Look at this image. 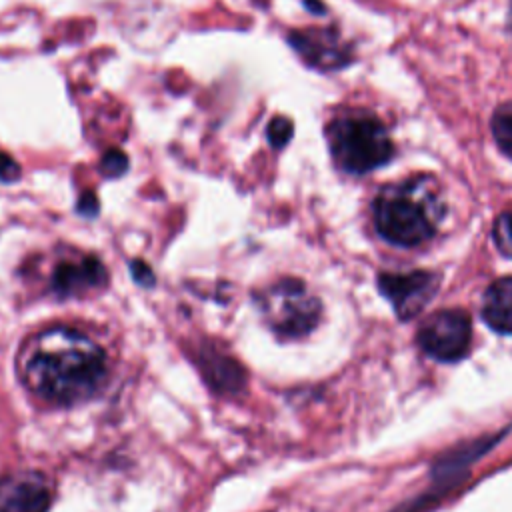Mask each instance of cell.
Masks as SVG:
<instances>
[{
	"label": "cell",
	"instance_id": "obj_1",
	"mask_svg": "<svg viewBox=\"0 0 512 512\" xmlns=\"http://www.w3.org/2000/svg\"><path fill=\"white\" fill-rule=\"evenodd\" d=\"M104 352L82 332L56 326L34 334L22 348V380L38 398L74 404L92 396L106 376Z\"/></svg>",
	"mask_w": 512,
	"mask_h": 512
},
{
	"label": "cell",
	"instance_id": "obj_2",
	"mask_svg": "<svg viewBox=\"0 0 512 512\" xmlns=\"http://www.w3.org/2000/svg\"><path fill=\"white\" fill-rule=\"evenodd\" d=\"M444 216V204L430 176H414L386 186L374 200V224L382 238L396 246H418L430 240Z\"/></svg>",
	"mask_w": 512,
	"mask_h": 512
},
{
	"label": "cell",
	"instance_id": "obj_3",
	"mask_svg": "<svg viewBox=\"0 0 512 512\" xmlns=\"http://www.w3.org/2000/svg\"><path fill=\"white\" fill-rule=\"evenodd\" d=\"M328 144L336 164L350 174H364L386 164L394 152L382 122L368 112L342 114L330 122Z\"/></svg>",
	"mask_w": 512,
	"mask_h": 512
},
{
	"label": "cell",
	"instance_id": "obj_4",
	"mask_svg": "<svg viewBox=\"0 0 512 512\" xmlns=\"http://www.w3.org/2000/svg\"><path fill=\"white\" fill-rule=\"evenodd\" d=\"M256 300L266 324L282 338H300L320 320V300L300 280H280Z\"/></svg>",
	"mask_w": 512,
	"mask_h": 512
},
{
	"label": "cell",
	"instance_id": "obj_5",
	"mask_svg": "<svg viewBox=\"0 0 512 512\" xmlns=\"http://www.w3.org/2000/svg\"><path fill=\"white\" fill-rule=\"evenodd\" d=\"M472 322L462 310H438L418 332V342L432 358L442 362L460 360L470 346Z\"/></svg>",
	"mask_w": 512,
	"mask_h": 512
},
{
	"label": "cell",
	"instance_id": "obj_6",
	"mask_svg": "<svg viewBox=\"0 0 512 512\" xmlns=\"http://www.w3.org/2000/svg\"><path fill=\"white\" fill-rule=\"evenodd\" d=\"M380 290L394 306L396 314L404 320L416 316L434 296L438 288V278L430 272H394L380 274Z\"/></svg>",
	"mask_w": 512,
	"mask_h": 512
},
{
	"label": "cell",
	"instance_id": "obj_7",
	"mask_svg": "<svg viewBox=\"0 0 512 512\" xmlns=\"http://www.w3.org/2000/svg\"><path fill=\"white\" fill-rule=\"evenodd\" d=\"M52 492L38 472H16L0 480V512H48Z\"/></svg>",
	"mask_w": 512,
	"mask_h": 512
},
{
	"label": "cell",
	"instance_id": "obj_8",
	"mask_svg": "<svg viewBox=\"0 0 512 512\" xmlns=\"http://www.w3.org/2000/svg\"><path fill=\"white\" fill-rule=\"evenodd\" d=\"M106 282L104 264L88 256L82 262H64L54 270V290L60 296H82L92 288H98Z\"/></svg>",
	"mask_w": 512,
	"mask_h": 512
},
{
	"label": "cell",
	"instance_id": "obj_9",
	"mask_svg": "<svg viewBox=\"0 0 512 512\" xmlns=\"http://www.w3.org/2000/svg\"><path fill=\"white\" fill-rule=\"evenodd\" d=\"M290 44L298 50L308 62L324 68L344 66L348 62V52L340 46L338 36L326 30H308L294 32L290 36Z\"/></svg>",
	"mask_w": 512,
	"mask_h": 512
},
{
	"label": "cell",
	"instance_id": "obj_10",
	"mask_svg": "<svg viewBox=\"0 0 512 512\" xmlns=\"http://www.w3.org/2000/svg\"><path fill=\"white\" fill-rule=\"evenodd\" d=\"M198 366H200L204 378L210 382V386L214 390L236 392L246 382L242 366L234 358H230V356H226V354H222L214 348H202L200 350Z\"/></svg>",
	"mask_w": 512,
	"mask_h": 512
},
{
	"label": "cell",
	"instance_id": "obj_11",
	"mask_svg": "<svg viewBox=\"0 0 512 512\" xmlns=\"http://www.w3.org/2000/svg\"><path fill=\"white\" fill-rule=\"evenodd\" d=\"M482 316L486 324L500 332L512 334V278H500L488 286L482 298Z\"/></svg>",
	"mask_w": 512,
	"mask_h": 512
},
{
	"label": "cell",
	"instance_id": "obj_12",
	"mask_svg": "<svg viewBox=\"0 0 512 512\" xmlns=\"http://www.w3.org/2000/svg\"><path fill=\"white\" fill-rule=\"evenodd\" d=\"M492 134L498 148L508 158H512V102H506L500 108H496L492 116Z\"/></svg>",
	"mask_w": 512,
	"mask_h": 512
},
{
	"label": "cell",
	"instance_id": "obj_13",
	"mask_svg": "<svg viewBox=\"0 0 512 512\" xmlns=\"http://www.w3.org/2000/svg\"><path fill=\"white\" fill-rule=\"evenodd\" d=\"M494 242L498 250L512 258V208L504 210L494 222Z\"/></svg>",
	"mask_w": 512,
	"mask_h": 512
},
{
	"label": "cell",
	"instance_id": "obj_14",
	"mask_svg": "<svg viewBox=\"0 0 512 512\" xmlns=\"http://www.w3.org/2000/svg\"><path fill=\"white\" fill-rule=\"evenodd\" d=\"M100 174L106 178H118L128 170V156L124 150L110 148L100 160Z\"/></svg>",
	"mask_w": 512,
	"mask_h": 512
},
{
	"label": "cell",
	"instance_id": "obj_15",
	"mask_svg": "<svg viewBox=\"0 0 512 512\" xmlns=\"http://www.w3.org/2000/svg\"><path fill=\"white\" fill-rule=\"evenodd\" d=\"M268 142L274 146V148H282L290 142L292 134H294V126H292V120L286 118V116H276L270 120L268 124Z\"/></svg>",
	"mask_w": 512,
	"mask_h": 512
},
{
	"label": "cell",
	"instance_id": "obj_16",
	"mask_svg": "<svg viewBox=\"0 0 512 512\" xmlns=\"http://www.w3.org/2000/svg\"><path fill=\"white\" fill-rule=\"evenodd\" d=\"M18 178H20L18 162L10 154L0 152V180L2 182H14Z\"/></svg>",
	"mask_w": 512,
	"mask_h": 512
},
{
	"label": "cell",
	"instance_id": "obj_17",
	"mask_svg": "<svg viewBox=\"0 0 512 512\" xmlns=\"http://www.w3.org/2000/svg\"><path fill=\"white\" fill-rule=\"evenodd\" d=\"M130 272H132L134 282H138L142 286H152L154 284V272L142 260H132Z\"/></svg>",
	"mask_w": 512,
	"mask_h": 512
},
{
	"label": "cell",
	"instance_id": "obj_18",
	"mask_svg": "<svg viewBox=\"0 0 512 512\" xmlns=\"http://www.w3.org/2000/svg\"><path fill=\"white\" fill-rule=\"evenodd\" d=\"M78 212L82 214V216H96L98 214V210H100V204H98V198H96V194L94 192H84L82 196H80V200H78Z\"/></svg>",
	"mask_w": 512,
	"mask_h": 512
},
{
	"label": "cell",
	"instance_id": "obj_19",
	"mask_svg": "<svg viewBox=\"0 0 512 512\" xmlns=\"http://www.w3.org/2000/svg\"><path fill=\"white\" fill-rule=\"evenodd\" d=\"M304 4H306V8H308V10H314V12H324V6H322L320 2H316V0H304Z\"/></svg>",
	"mask_w": 512,
	"mask_h": 512
},
{
	"label": "cell",
	"instance_id": "obj_20",
	"mask_svg": "<svg viewBox=\"0 0 512 512\" xmlns=\"http://www.w3.org/2000/svg\"><path fill=\"white\" fill-rule=\"evenodd\" d=\"M508 26L512 30V2H510V12H508Z\"/></svg>",
	"mask_w": 512,
	"mask_h": 512
}]
</instances>
